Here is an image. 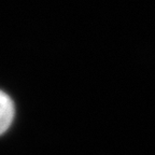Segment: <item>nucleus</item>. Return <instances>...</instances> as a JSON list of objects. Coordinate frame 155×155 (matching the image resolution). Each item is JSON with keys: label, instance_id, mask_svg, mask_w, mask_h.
Here are the masks:
<instances>
[{"label": "nucleus", "instance_id": "f257e3e1", "mask_svg": "<svg viewBox=\"0 0 155 155\" xmlns=\"http://www.w3.org/2000/svg\"><path fill=\"white\" fill-rule=\"evenodd\" d=\"M14 104L8 94L0 91V135L9 129L14 119Z\"/></svg>", "mask_w": 155, "mask_h": 155}]
</instances>
